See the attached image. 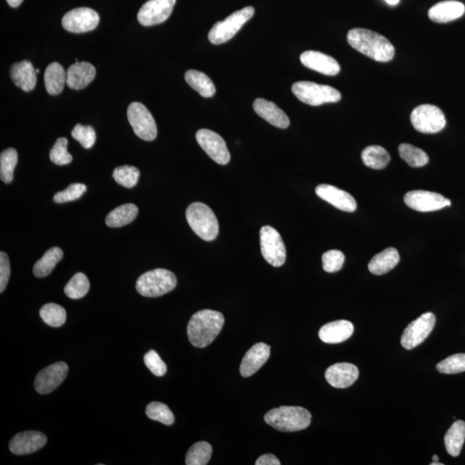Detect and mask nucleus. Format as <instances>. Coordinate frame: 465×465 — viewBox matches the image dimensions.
<instances>
[{"label": "nucleus", "instance_id": "f257e3e1", "mask_svg": "<svg viewBox=\"0 0 465 465\" xmlns=\"http://www.w3.org/2000/svg\"><path fill=\"white\" fill-rule=\"evenodd\" d=\"M347 42L357 51L379 62H390L394 48L389 40L366 29H353L347 33Z\"/></svg>", "mask_w": 465, "mask_h": 465}, {"label": "nucleus", "instance_id": "f03ea898", "mask_svg": "<svg viewBox=\"0 0 465 465\" xmlns=\"http://www.w3.org/2000/svg\"><path fill=\"white\" fill-rule=\"evenodd\" d=\"M225 319L218 311L203 310L194 314L187 326L190 342L197 348L208 347L222 331Z\"/></svg>", "mask_w": 465, "mask_h": 465}, {"label": "nucleus", "instance_id": "7ed1b4c3", "mask_svg": "<svg viewBox=\"0 0 465 465\" xmlns=\"http://www.w3.org/2000/svg\"><path fill=\"white\" fill-rule=\"evenodd\" d=\"M265 421L277 431L292 433L310 426L311 414L302 407L282 406L266 413Z\"/></svg>", "mask_w": 465, "mask_h": 465}, {"label": "nucleus", "instance_id": "20e7f679", "mask_svg": "<svg viewBox=\"0 0 465 465\" xmlns=\"http://www.w3.org/2000/svg\"><path fill=\"white\" fill-rule=\"evenodd\" d=\"M186 216L190 229L201 239L212 242L218 236V220L208 205L203 203H193L187 208Z\"/></svg>", "mask_w": 465, "mask_h": 465}, {"label": "nucleus", "instance_id": "39448f33", "mask_svg": "<svg viewBox=\"0 0 465 465\" xmlns=\"http://www.w3.org/2000/svg\"><path fill=\"white\" fill-rule=\"evenodd\" d=\"M177 286L175 274L166 269H155L142 274L136 281V288L140 295L158 297L172 292Z\"/></svg>", "mask_w": 465, "mask_h": 465}, {"label": "nucleus", "instance_id": "423d86ee", "mask_svg": "<svg viewBox=\"0 0 465 465\" xmlns=\"http://www.w3.org/2000/svg\"><path fill=\"white\" fill-rule=\"evenodd\" d=\"M292 92L301 102L311 106H319L327 103L339 102L341 95L334 87L310 81L293 84Z\"/></svg>", "mask_w": 465, "mask_h": 465}, {"label": "nucleus", "instance_id": "0eeeda50", "mask_svg": "<svg viewBox=\"0 0 465 465\" xmlns=\"http://www.w3.org/2000/svg\"><path fill=\"white\" fill-rule=\"evenodd\" d=\"M253 15L254 8L247 6L234 12L223 21L216 23L209 32L210 42L212 45H219L229 41Z\"/></svg>", "mask_w": 465, "mask_h": 465}, {"label": "nucleus", "instance_id": "6e6552de", "mask_svg": "<svg viewBox=\"0 0 465 465\" xmlns=\"http://www.w3.org/2000/svg\"><path fill=\"white\" fill-rule=\"evenodd\" d=\"M410 120L414 128L423 134L439 133L447 125L442 110L431 105L417 106L411 113Z\"/></svg>", "mask_w": 465, "mask_h": 465}, {"label": "nucleus", "instance_id": "1a4fd4ad", "mask_svg": "<svg viewBox=\"0 0 465 465\" xmlns=\"http://www.w3.org/2000/svg\"><path fill=\"white\" fill-rule=\"evenodd\" d=\"M127 116H128L129 125H131L134 132L139 138L147 142H152L156 139L158 131H157L155 120L142 103H130L127 110Z\"/></svg>", "mask_w": 465, "mask_h": 465}, {"label": "nucleus", "instance_id": "9d476101", "mask_svg": "<svg viewBox=\"0 0 465 465\" xmlns=\"http://www.w3.org/2000/svg\"><path fill=\"white\" fill-rule=\"evenodd\" d=\"M261 253L267 262L275 267L282 266L286 260V245L280 234L271 226L260 229Z\"/></svg>", "mask_w": 465, "mask_h": 465}, {"label": "nucleus", "instance_id": "9b49d317", "mask_svg": "<svg viewBox=\"0 0 465 465\" xmlns=\"http://www.w3.org/2000/svg\"><path fill=\"white\" fill-rule=\"evenodd\" d=\"M436 323V318L431 312L425 313L418 317L405 329L401 338V344L405 349L412 350L423 343L430 336Z\"/></svg>", "mask_w": 465, "mask_h": 465}, {"label": "nucleus", "instance_id": "f8f14e48", "mask_svg": "<svg viewBox=\"0 0 465 465\" xmlns=\"http://www.w3.org/2000/svg\"><path fill=\"white\" fill-rule=\"evenodd\" d=\"M196 139L201 148L214 162L220 165H227L230 162V153L225 140L218 134L202 129L197 132Z\"/></svg>", "mask_w": 465, "mask_h": 465}, {"label": "nucleus", "instance_id": "ddd939ff", "mask_svg": "<svg viewBox=\"0 0 465 465\" xmlns=\"http://www.w3.org/2000/svg\"><path fill=\"white\" fill-rule=\"evenodd\" d=\"M99 21V15L95 10L79 8L66 13L62 18V26L66 32L79 34L93 31Z\"/></svg>", "mask_w": 465, "mask_h": 465}, {"label": "nucleus", "instance_id": "4468645a", "mask_svg": "<svg viewBox=\"0 0 465 465\" xmlns=\"http://www.w3.org/2000/svg\"><path fill=\"white\" fill-rule=\"evenodd\" d=\"M404 202L410 208L420 212H436L451 206L449 199L427 190H411L405 195Z\"/></svg>", "mask_w": 465, "mask_h": 465}, {"label": "nucleus", "instance_id": "2eb2a0df", "mask_svg": "<svg viewBox=\"0 0 465 465\" xmlns=\"http://www.w3.org/2000/svg\"><path fill=\"white\" fill-rule=\"evenodd\" d=\"M176 0H149L140 9L137 18L143 26L160 25L172 14Z\"/></svg>", "mask_w": 465, "mask_h": 465}, {"label": "nucleus", "instance_id": "dca6fc26", "mask_svg": "<svg viewBox=\"0 0 465 465\" xmlns=\"http://www.w3.org/2000/svg\"><path fill=\"white\" fill-rule=\"evenodd\" d=\"M68 366L64 362L51 364L38 373L35 380L36 392L41 394L52 393L68 376Z\"/></svg>", "mask_w": 465, "mask_h": 465}, {"label": "nucleus", "instance_id": "f3484780", "mask_svg": "<svg viewBox=\"0 0 465 465\" xmlns=\"http://www.w3.org/2000/svg\"><path fill=\"white\" fill-rule=\"evenodd\" d=\"M46 435L38 431H22L16 434L10 442V451L13 454L29 455L36 453L47 444Z\"/></svg>", "mask_w": 465, "mask_h": 465}, {"label": "nucleus", "instance_id": "a211bd4d", "mask_svg": "<svg viewBox=\"0 0 465 465\" xmlns=\"http://www.w3.org/2000/svg\"><path fill=\"white\" fill-rule=\"evenodd\" d=\"M316 193L320 199L343 212H353L357 209V203L353 197L336 186L323 184L316 187Z\"/></svg>", "mask_w": 465, "mask_h": 465}, {"label": "nucleus", "instance_id": "6ab92c4d", "mask_svg": "<svg viewBox=\"0 0 465 465\" xmlns=\"http://www.w3.org/2000/svg\"><path fill=\"white\" fill-rule=\"evenodd\" d=\"M360 370L356 366L349 363H338L327 368L325 377L331 386L346 389L352 386L359 379Z\"/></svg>", "mask_w": 465, "mask_h": 465}, {"label": "nucleus", "instance_id": "aec40b11", "mask_svg": "<svg viewBox=\"0 0 465 465\" xmlns=\"http://www.w3.org/2000/svg\"><path fill=\"white\" fill-rule=\"evenodd\" d=\"M300 60L306 68L323 75L334 76L340 71V64L336 60L323 53L310 50L303 52L300 56Z\"/></svg>", "mask_w": 465, "mask_h": 465}, {"label": "nucleus", "instance_id": "412c9836", "mask_svg": "<svg viewBox=\"0 0 465 465\" xmlns=\"http://www.w3.org/2000/svg\"><path fill=\"white\" fill-rule=\"evenodd\" d=\"M271 347L265 343H257L247 351L240 364V373L243 377L255 374L268 360Z\"/></svg>", "mask_w": 465, "mask_h": 465}, {"label": "nucleus", "instance_id": "4be33fe9", "mask_svg": "<svg viewBox=\"0 0 465 465\" xmlns=\"http://www.w3.org/2000/svg\"><path fill=\"white\" fill-rule=\"evenodd\" d=\"M95 76L96 68L91 63L75 62L66 71V85L73 90H81L91 84Z\"/></svg>", "mask_w": 465, "mask_h": 465}, {"label": "nucleus", "instance_id": "5701e85b", "mask_svg": "<svg viewBox=\"0 0 465 465\" xmlns=\"http://www.w3.org/2000/svg\"><path fill=\"white\" fill-rule=\"evenodd\" d=\"M253 109L260 118L276 128L286 129L290 126V119L284 110L268 100L257 99L253 102Z\"/></svg>", "mask_w": 465, "mask_h": 465}, {"label": "nucleus", "instance_id": "b1692460", "mask_svg": "<svg viewBox=\"0 0 465 465\" xmlns=\"http://www.w3.org/2000/svg\"><path fill=\"white\" fill-rule=\"evenodd\" d=\"M354 331L353 324L346 320L325 324L319 331L320 339L327 344H339L349 339Z\"/></svg>", "mask_w": 465, "mask_h": 465}, {"label": "nucleus", "instance_id": "393cba45", "mask_svg": "<svg viewBox=\"0 0 465 465\" xmlns=\"http://www.w3.org/2000/svg\"><path fill=\"white\" fill-rule=\"evenodd\" d=\"M464 12L465 6L463 3L447 0L433 5L428 12V16L435 23H446L461 18Z\"/></svg>", "mask_w": 465, "mask_h": 465}, {"label": "nucleus", "instance_id": "a878e982", "mask_svg": "<svg viewBox=\"0 0 465 465\" xmlns=\"http://www.w3.org/2000/svg\"><path fill=\"white\" fill-rule=\"evenodd\" d=\"M36 73L32 63L23 61L14 63L10 70V76L16 86L21 88L23 92H31L36 85Z\"/></svg>", "mask_w": 465, "mask_h": 465}, {"label": "nucleus", "instance_id": "bb28decb", "mask_svg": "<svg viewBox=\"0 0 465 465\" xmlns=\"http://www.w3.org/2000/svg\"><path fill=\"white\" fill-rule=\"evenodd\" d=\"M400 261L399 253L394 247H389L377 253L370 260L368 268L374 275H384L393 270Z\"/></svg>", "mask_w": 465, "mask_h": 465}, {"label": "nucleus", "instance_id": "cd10ccee", "mask_svg": "<svg viewBox=\"0 0 465 465\" xmlns=\"http://www.w3.org/2000/svg\"><path fill=\"white\" fill-rule=\"evenodd\" d=\"M45 84L50 95H58L63 91L66 84V73L60 63L53 62L47 66Z\"/></svg>", "mask_w": 465, "mask_h": 465}, {"label": "nucleus", "instance_id": "c85d7f7f", "mask_svg": "<svg viewBox=\"0 0 465 465\" xmlns=\"http://www.w3.org/2000/svg\"><path fill=\"white\" fill-rule=\"evenodd\" d=\"M465 441V423L457 420L451 425L444 436V446L447 453L451 457H457L460 454Z\"/></svg>", "mask_w": 465, "mask_h": 465}, {"label": "nucleus", "instance_id": "c756f323", "mask_svg": "<svg viewBox=\"0 0 465 465\" xmlns=\"http://www.w3.org/2000/svg\"><path fill=\"white\" fill-rule=\"evenodd\" d=\"M186 81L203 98H212L216 93V86L205 73L188 70L185 75Z\"/></svg>", "mask_w": 465, "mask_h": 465}, {"label": "nucleus", "instance_id": "7c9ffc66", "mask_svg": "<svg viewBox=\"0 0 465 465\" xmlns=\"http://www.w3.org/2000/svg\"><path fill=\"white\" fill-rule=\"evenodd\" d=\"M139 210L133 203H126L113 210L106 216L105 223L110 227H121L131 223L138 215Z\"/></svg>", "mask_w": 465, "mask_h": 465}, {"label": "nucleus", "instance_id": "2f4dec72", "mask_svg": "<svg viewBox=\"0 0 465 465\" xmlns=\"http://www.w3.org/2000/svg\"><path fill=\"white\" fill-rule=\"evenodd\" d=\"M64 253L60 247H52L45 253V255L35 264L33 273L36 277L49 276L55 269L57 264L62 260Z\"/></svg>", "mask_w": 465, "mask_h": 465}, {"label": "nucleus", "instance_id": "473e14b6", "mask_svg": "<svg viewBox=\"0 0 465 465\" xmlns=\"http://www.w3.org/2000/svg\"><path fill=\"white\" fill-rule=\"evenodd\" d=\"M361 157L364 165L375 170L386 168L390 162V153L380 146L367 147L363 150Z\"/></svg>", "mask_w": 465, "mask_h": 465}, {"label": "nucleus", "instance_id": "72a5a7b5", "mask_svg": "<svg viewBox=\"0 0 465 465\" xmlns=\"http://www.w3.org/2000/svg\"><path fill=\"white\" fill-rule=\"evenodd\" d=\"M398 151H399L401 158L412 167L424 166L429 162V158H428L426 152L411 145V144H401L399 148H398Z\"/></svg>", "mask_w": 465, "mask_h": 465}, {"label": "nucleus", "instance_id": "f704fd0d", "mask_svg": "<svg viewBox=\"0 0 465 465\" xmlns=\"http://www.w3.org/2000/svg\"><path fill=\"white\" fill-rule=\"evenodd\" d=\"M18 152L15 149L4 150L0 155V178L5 184L12 182L14 169L18 164Z\"/></svg>", "mask_w": 465, "mask_h": 465}, {"label": "nucleus", "instance_id": "c9c22d12", "mask_svg": "<svg viewBox=\"0 0 465 465\" xmlns=\"http://www.w3.org/2000/svg\"><path fill=\"white\" fill-rule=\"evenodd\" d=\"M40 316L47 325L62 327L66 323V312L64 307L56 303H47L40 310Z\"/></svg>", "mask_w": 465, "mask_h": 465}, {"label": "nucleus", "instance_id": "e433bc0d", "mask_svg": "<svg viewBox=\"0 0 465 465\" xmlns=\"http://www.w3.org/2000/svg\"><path fill=\"white\" fill-rule=\"evenodd\" d=\"M212 447L205 441H200L190 448L186 457L187 465H206L212 458Z\"/></svg>", "mask_w": 465, "mask_h": 465}, {"label": "nucleus", "instance_id": "4c0bfd02", "mask_svg": "<svg viewBox=\"0 0 465 465\" xmlns=\"http://www.w3.org/2000/svg\"><path fill=\"white\" fill-rule=\"evenodd\" d=\"M90 290L88 277L82 273H76L65 286L66 296L71 299H79L85 297Z\"/></svg>", "mask_w": 465, "mask_h": 465}, {"label": "nucleus", "instance_id": "58836bf2", "mask_svg": "<svg viewBox=\"0 0 465 465\" xmlns=\"http://www.w3.org/2000/svg\"><path fill=\"white\" fill-rule=\"evenodd\" d=\"M113 178L120 186L132 188L138 183L140 171L136 166L128 165L116 167L113 172Z\"/></svg>", "mask_w": 465, "mask_h": 465}, {"label": "nucleus", "instance_id": "ea45409f", "mask_svg": "<svg viewBox=\"0 0 465 465\" xmlns=\"http://www.w3.org/2000/svg\"><path fill=\"white\" fill-rule=\"evenodd\" d=\"M147 416L153 420L159 421L166 426H171L174 423V416L166 404L153 401L146 409Z\"/></svg>", "mask_w": 465, "mask_h": 465}, {"label": "nucleus", "instance_id": "a19ab883", "mask_svg": "<svg viewBox=\"0 0 465 465\" xmlns=\"http://www.w3.org/2000/svg\"><path fill=\"white\" fill-rule=\"evenodd\" d=\"M68 139L65 137L57 139L49 153L50 160L55 165L64 166L73 162V156L68 151Z\"/></svg>", "mask_w": 465, "mask_h": 465}, {"label": "nucleus", "instance_id": "79ce46f5", "mask_svg": "<svg viewBox=\"0 0 465 465\" xmlns=\"http://www.w3.org/2000/svg\"><path fill=\"white\" fill-rule=\"evenodd\" d=\"M436 369L443 374H457L465 371V353L454 354L437 364Z\"/></svg>", "mask_w": 465, "mask_h": 465}, {"label": "nucleus", "instance_id": "37998d69", "mask_svg": "<svg viewBox=\"0 0 465 465\" xmlns=\"http://www.w3.org/2000/svg\"><path fill=\"white\" fill-rule=\"evenodd\" d=\"M72 136L86 149L92 148L96 142L95 130L90 125L84 126L79 123L72 130Z\"/></svg>", "mask_w": 465, "mask_h": 465}, {"label": "nucleus", "instance_id": "c03bdc74", "mask_svg": "<svg viewBox=\"0 0 465 465\" xmlns=\"http://www.w3.org/2000/svg\"><path fill=\"white\" fill-rule=\"evenodd\" d=\"M86 192V186L84 184H71L68 188L62 192L56 193L53 196V202L56 203H64L79 199Z\"/></svg>", "mask_w": 465, "mask_h": 465}, {"label": "nucleus", "instance_id": "a18cd8bd", "mask_svg": "<svg viewBox=\"0 0 465 465\" xmlns=\"http://www.w3.org/2000/svg\"><path fill=\"white\" fill-rule=\"evenodd\" d=\"M344 262V253L339 250H329L323 255V269L327 273L339 272L342 268Z\"/></svg>", "mask_w": 465, "mask_h": 465}, {"label": "nucleus", "instance_id": "49530a36", "mask_svg": "<svg viewBox=\"0 0 465 465\" xmlns=\"http://www.w3.org/2000/svg\"><path fill=\"white\" fill-rule=\"evenodd\" d=\"M144 363L156 377H163L166 373V364L155 351L151 350L145 354Z\"/></svg>", "mask_w": 465, "mask_h": 465}, {"label": "nucleus", "instance_id": "de8ad7c7", "mask_svg": "<svg viewBox=\"0 0 465 465\" xmlns=\"http://www.w3.org/2000/svg\"><path fill=\"white\" fill-rule=\"evenodd\" d=\"M11 276V265L5 252L0 253V292H4Z\"/></svg>", "mask_w": 465, "mask_h": 465}, {"label": "nucleus", "instance_id": "09e8293b", "mask_svg": "<svg viewBox=\"0 0 465 465\" xmlns=\"http://www.w3.org/2000/svg\"><path fill=\"white\" fill-rule=\"evenodd\" d=\"M256 465H280L279 458L273 454H265L257 458Z\"/></svg>", "mask_w": 465, "mask_h": 465}, {"label": "nucleus", "instance_id": "8fccbe9b", "mask_svg": "<svg viewBox=\"0 0 465 465\" xmlns=\"http://www.w3.org/2000/svg\"><path fill=\"white\" fill-rule=\"evenodd\" d=\"M6 1H8L10 6H12L13 8H16L22 4L23 0H6Z\"/></svg>", "mask_w": 465, "mask_h": 465}, {"label": "nucleus", "instance_id": "3c124183", "mask_svg": "<svg viewBox=\"0 0 465 465\" xmlns=\"http://www.w3.org/2000/svg\"><path fill=\"white\" fill-rule=\"evenodd\" d=\"M388 5H397L399 4L400 0H386Z\"/></svg>", "mask_w": 465, "mask_h": 465}, {"label": "nucleus", "instance_id": "603ef678", "mask_svg": "<svg viewBox=\"0 0 465 465\" xmlns=\"http://www.w3.org/2000/svg\"><path fill=\"white\" fill-rule=\"evenodd\" d=\"M430 464H431V465H443V464H442V463H440V462H439V461H438V462H433V463H431Z\"/></svg>", "mask_w": 465, "mask_h": 465}, {"label": "nucleus", "instance_id": "864d4df0", "mask_svg": "<svg viewBox=\"0 0 465 465\" xmlns=\"http://www.w3.org/2000/svg\"><path fill=\"white\" fill-rule=\"evenodd\" d=\"M433 462H438V461H439V457H438L437 455H433Z\"/></svg>", "mask_w": 465, "mask_h": 465}, {"label": "nucleus", "instance_id": "5fc2aeb1", "mask_svg": "<svg viewBox=\"0 0 465 465\" xmlns=\"http://www.w3.org/2000/svg\"><path fill=\"white\" fill-rule=\"evenodd\" d=\"M36 73H40V69H36Z\"/></svg>", "mask_w": 465, "mask_h": 465}]
</instances>
